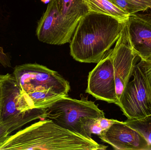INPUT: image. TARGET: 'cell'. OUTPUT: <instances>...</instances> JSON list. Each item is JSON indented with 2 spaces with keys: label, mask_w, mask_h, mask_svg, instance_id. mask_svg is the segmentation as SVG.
<instances>
[{
  "label": "cell",
  "mask_w": 151,
  "mask_h": 150,
  "mask_svg": "<svg viewBox=\"0 0 151 150\" xmlns=\"http://www.w3.org/2000/svg\"><path fill=\"white\" fill-rule=\"evenodd\" d=\"M118 8L128 14L129 16L140 11L148 9L144 5L134 0H110Z\"/></svg>",
  "instance_id": "obj_16"
},
{
  "label": "cell",
  "mask_w": 151,
  "mask_h": 150,
  "mask_svg": "<svg viewBox=\"0 0 151 150\" xmlns=\"http://www.w3.org/2000/svg\"><path fill=\"white\" fill-rule=\"evenodd\" d=\"M117 120L106 119L105 117L99 119L92 127V134L99 135L102 132L108 129Z\"/></svg>",
  "instance_id": "obj_17"
},
{
  "label": "cell",
  "mask_w": 151,
  "mask_h": 150,
  "mask_svg": "<svg viewBox=\"0 0 151 150\" xmlns=\"http://www.w3.org/2000/svg\"><path fill=\"white\" fill-rule=\"evenodd\" d=\"M13 75L19 86L27 94L51 90L69 96L70 83L58 72L38 63L16 66Z\"/></svg>",
  "instance_id": "obj_4"
},
{
  "label": "cell",
  "mask_w": 151,
  "mask_h": 150,
  "mask_svg": "<svg viewBox=\"0 0 151 150\" xmlns=\"http://www.w3.org/2000/svg\"><path fill=\"white\" fill-rule=\"evenodd\" d=\"M131 77L118 106L128 119H142L151 114V88L138 63L135 65Z\"/></svg>",
  "instance_id": "obj_5"
},
{
  "label": "cell",
  "mask_w": 151,
  "mask_h": 150,
  "mask_svg": "<svg viewBox=\"0 0 151 150\" xmlns=\"http://www.w3.org/2000/svg\"><path fill=\"white\" fill-rule=\"evenodd\" d=\"M128 20V19H127ZM118 104L125 86L131 78L137 57L129 38L127 21L113 49H111Z\"/></svg>",
  "instance_id": "obj_7"
},
{
  "label": "cell",
  "mask_w": 151,
  "mask_h": 150,
  "mask_svg": "<svg viewBox=\"0 0 151 150\" xmlns=\"http://www.w3.org/2000/svg\"><path fill=\"white\" fill-rule=\"evenodd\" d=\"M124 122L138 131L151 146V114L142 119H127Z\"/></svg>",
  "instance_id": "obj_15"
},
{
  "label": "cell",
  "mask_w": 151,
  "mask_h": 150,
  "mask_svg": "<svg viewBox=\"0 0 151 150\" xmlns=\"http://www.w3.org/2000/svg\"><path fill=\"white\" fill-rule=\"evenodd\" d=\"M64 24L73 34L81 18L89 12L84 0H56Z\"/></svg>",
  "instance_id": "obj_12"
},
{
  "label": "cell",
  "mask_w": 151,
  "mask_h": 150,
  "mask_svg": "<svg viewBox=\"0 0 151 150\" xmlns=\"http://www.w3.org/2000/svg\"><path fill=\"white\" fill-rule=\"evenodd\" d=\"M2 122V119L1 111V95H0V123Z\"/></svg>",
  "instance_id": "obj_21"
},
{
  "label": "cell",
  "mask_w": 151,
  "mask_h": 150,
  "mask_svg": "<svg viewBox=\"0 0 151 150\" xmlns=\"http://www.w3.org/2000/svg\"><path fill=\"white\" fill-rule=\"evenodd\" d=\"M73 34L64 24L56 0H51L38 22L36 36L40 41L50 45L70 43Z\"/></svg>",
  "instance_id": "obj_9"
},
{
  "label": "cell",
  "mask_w": 151,
  "mask_h": 150,
  "mask_svg": "<svg viewBox=\"0 0 151 150\" xmlns=\"http://www.w3.org/2000/svg\"><path fill=\"white\" fill-rule=\"evenodd\" d=\"M85 92L96 99L118 105L111 49L89 73Z\"/></svg>",
  "instance_id": "obj_6"
},
{
  "label": "cell",
  "mask_w": 151,
  "mask_h": 150,
  "mask_svg": "<svg viewBox=\"0 0 151 150\" xmlns=\"http://www.w3.org/2000/svg\"><path fill=\"white\" fill-rule=\"evenodd\" d=\"M45 111V109H32L0 123V147L13 131L33 121L42 119Z\"/></svg>",
  "instance_id": "obj_13"
},
{
  "label": "cell",
  "mask_w": 151,
  "mask_h": 150,
  "mask_svg": "<svg viewBox=\"0 0 151 150\" xmlns=\"http://www.w3.org/2000/svg\"><path fill=\"white\" fill-rule=\"evenodd\" d=\"M89 11L111 16L122 21H127L129 15L118 8L110 0H84Z\"/></svg>",
  "instance_id": "obj_14"
},
{
  "label": "cell",
  "mask_w": 151,
  "mask_h": 150,
  "mask_svg": "<svg viewBox=\"0 0 151 150\" xmlns=\"http://www.w3.org/2000/svg\"><path fill=\"white\" fill-rule=\"evenodd\" d=\"M127 20L89 11L81 18L73 35L71 55L79 62L97 63L118 40Z\"/></svg>",
  "instance_id": "obj_1"
},
{
  "label": "cell",
  "mask_w": 151,
  "mask_h": 150,
  "mask_svg": "<svg viewBox=\"0 0 151 150\" xmlns=\"http://www.w3.org/2000/svg\"><path fill=\"white\" fill-rule=\"evenodd\" d=\"M107 146L42 119L9 136L0 150H106Z\"/></svg>",
  "instance_id": "obj_2"
},
{
  "label": "cell",
  "mask_w": 151,
  "mask_h": 150,
  "mask_svg": "<svg viewBox=\"0 0 151 150\" xmlns=\"http://www.w3.org/2000/svg\"><path fill=\"white\" fill-rule=\"evenodd\" d=\"M138 2L142 5L146 7L148 9H150L151 11V0H134Z\"/></svg>",
  "instance_id": "obj_20"
},
{
  "label": "cell",
  "mask_w": 151,
  "mask_h": 150,
  "mask_svg": "<svg viewBox=\"0 0 151 150\" xmlns=\"http://www.w3.org/2000/svg\"><path fill=\"white\" fill-rule=\"evenodd\" d=\"M0 63L4 68H11L9 57L4 52L3 49L0 46Z\"/></svg>",
  "instance_id": "obj_19"
},
{
  "label": "cell",
  "mask_w": 151,
  "mask_h": 150,
  "mask_svg": "<svg viewBox=\"0 0 151 150\" xmlns=\"http://www.w3.org/2000/svg\"><path fill=\"white\" fill-rule=\"evenodd\" d=\"M138 64L151 88V57L141 59Z\"/></svg>",
  "instance_id": "obj_18"
},
{
  "label": "cell",
  "mask_w": 151,
  "mask_h": 150,
  "mask_svg": "<svg viewBox=\"0 0 151 150\" xmlns=\"http://www.w3.org/2000/svg\"><path fill=\"white\" fill-rule=\"evenodd\" d=\"M0 95L2 122L34 109L13 75H0Z\"/></svg>",
  "instance_id": "obj_8"
},
{
  "label": "cell",
  "mask_w": 151,
  "mask_h": 150,
  "mask_svg": "<svg viewBox=\"0 0 151 150\" xmlns=\"http://www.w3.org/2000/svg\"><path fill=\"white\" fill-rule=\"evenodd\" d=\"M105 114L88 96L81 95V99L62 97L45 109L42 119L51 120L67 130L91 139L92 127Z\"/></svg>",
  "instance_id": "obj_3"
},
{
  "label": "cell",
  "mask_w": 151,
  "mask_h": 150,
  "mask_svg": "<svg viewBox=\"0 0 151 150\" xmlns=\"http://www.w3.org/2000/svg\"><path fill=\"white\" fill-rule=\"evenodd\" d=\"M98 136L115 150H151V146L144 136L124 122L116 121Z\"/></svg>",
  "instance_id": "obj_10"
},
{
  "label": "cell",
  "mask_w": 151,
  "mask_h": 150,
  "mask_svg": "<svg viewBox=\"0 0 151 150\" xmlns=\"http://www.w3.org/2000/svg\"><path fill=\"white\" fill-rule=\"evenodd\" d=\"M129 38L133 49L141 59L151 57V15L135 13L127 21Z\"/></svg>",
  "instance_id": "obj_11"
}]
</instances>
